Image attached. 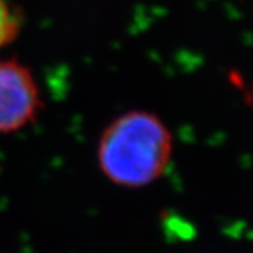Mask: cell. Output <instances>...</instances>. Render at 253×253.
I'll return each instance as SVG.
<instances>
[{
	"mask_svg": "<svg viewBox=\"0 0 253 253\" xmlns=\"http://www.w3.org/2000/svg\"><path fill=\"white\" fill-rule=\"evenodd\" d=\"M172 157V136L160 118L133 110L116 118L98 143V164L110 182L143 188L159 180Z\"/></svg>",
	"mask_w": 253,
	"mask_h": 253,
	"instance_id": "obj_1",
	"label": "cell"
},
{
	"mask_svg": "<svg viewBox=\"0 0 253 253\" xmlns=\"http://www.w3.org/2000/svg\"><path fill=\"white\" fill-rule=\"evenodd\" d=\"M40 107V90L31 70L15 60L0 61V133L23 128Z\"/></svg>",
	"mask_w": 253,
	"mask_h": 253,
	"instance_id": "obj_2",
	"label": "cell"
},
{
	"mask_svg": "<svg viewBox=\"0 0 253 253\" xmlns=\"http://www.w3.org/2000/svg\"><path fill=\"white\" fill-rule=\"evenodd\" d=\"M20 29V19L8 0H0V49L11 43Z\"/></svg>",
	"mask_w": 253,
	"mask_h": 253,
	"instance_id": "obj_3",
	"label": "cell"
}]
</instances>
